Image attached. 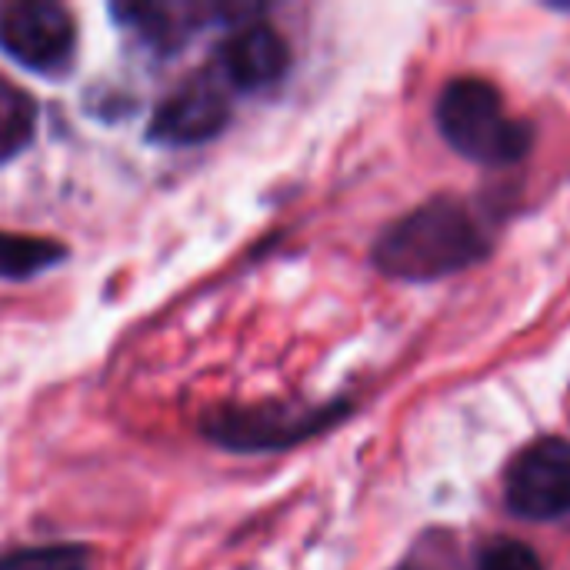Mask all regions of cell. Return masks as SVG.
<instances>
[{
  "mask_svg": "<svg viewBox=\"0 0 570 570\" xmlns=\"http://www.w3.org/2000/svg\"><path fill=\"white\" fill-rule=\"evenodd\" d=\"M291 67L287 40L267 23H247L224 43V70L240 90L277 83Z\"/></svg>",
  "mask_w": 570,
  "mask_h": 570,
  "instance_id": "obj_7",
  "label": "cell"
},
{
  "mask_svg": "<svg viewBox=\"0 0 570 570\" xmlns=\"http://www.w3.org/2000/svg\"><path fill=\"white\" fill-rule=\"evenodd\" d=\"M227 114L230 110H227L224 94L207 80H194L157 107L150 120V140H160L167 147L204 144L220 134V127L227 124Z\"/></svg>",
  "mask_w": 570,
  "mask_h": 570,
  "instance_id": "obj_6",
  "label": "cell"
},
{
  "mask_svg": "<svg viewBox=\"0 0 570 570\" xmlns=\"http://www.w3.org/2000/svg\"><path fill=\"white\" fill-rule=\"evenodd\" d=\"M63 254L67 250L57 240L0 230V277L7 281H27L63 261Z\"/></svg>",
  "mask_w": 570,
  "mask_h": 570,
  "instance_id": "obj_8",
  "label": "cell"
},
{
  "mask_svg": "<svg viewBox=\"0 0 570 570\" xmlns=\"http://www.w3.org/2000/svg\"><path fill=\"white\" fill-rule=\"evenodd\" d=\"M488 250L491 237L471 207L458 197H434L381 234L374 264L397 281H438L484 261Z\"/></svg>",
  "mask_w": 570,
  "mask_h": 570,
  "instance_id": "obj_1",
  "label": "cell"
},
{
  "mask_svg": "<svg viewBox=\"0 0 570 570\" xmlns=\"http://www.w3.org/2000/svg\"><path fill=\"white\" fill-rule=\"evenodd\" d=\"M0 570H90V554L80 544L20 548L0 558Z\"/></svg>",
  "mask_w": 570,
  "mask_h": 570,
  "instance_id": "obj_9",
  "label": "cell"
},
{
  "mask_svg": "<svg viewBox=\"0 0 570 570\" xmlns=\"http://www.w3.org/2000/svg\"><path fill=\"white\" fill-rule=\"evenodd\" d=\"M508 504L528 521H554L570 511V444L561 438L534 441L508 471Z\"/></svg>",
  "mask_w": 570,
  "mask_h": 570,
  "instance_id": "obj_5",
  "label": "cell"
},
{
  "mask_svg": "<svg viewBox=\"0 0 570 570\" xmlns=\"http://www.w3.org/2000/svg\"><path fill=\"white\" fill-rule=\"evenodd\" d=\"M438 127L461 157L488 167L514 164L534 144L531 124L508 117L501 94L478 77H458L444 87L438 97Z\"/></svg>",
  "mask_w": 570,
  "mask_h": 570,
  "instance_id": "obj_2",
  "label": "cell"
},
{
  "mask_svg": "<svg viewBox=\"0 0 570 570\" xmlns=\"http://www.w3.org/2000/svg\"><path fill=\"white\" fill-rule=\"evenodd\" d=\"M481 570H544V564L528 544L498 541L481 554Z\"/></svg>",
  "mask_w": 570,
  "mask_h": 570,
  "instance_id": "obj_10",
  "label": "cell"
},
{
  "mask_svg": "<svg viewBox=\"0 0 570 570\" xmlns=\"http://www.w3.org/2000/svg\"><path fill=\"white\" fill-rule=\"evenodd\" d=\"M73 20L53 0H10L0 7V47L23 67L50 73L73 53Z\"/></svg>",
  "mask_w": 570,
  "mask_h": 570,
  "instance_id": "obj_4",
  "label": "cell"
},
{
  "mask_svg": "<svg viewBox=\"0 0 570 570\" xmlns=\"http://www.w3.org/2000/svg\"><path fill=\"white\" fill-rule=\"evenodd\" d=\"M344 404L331 407H217L204 417V434L230 451H284L294 448L324 428H331L337 417H344Z\"/></svg>",
  "mask_w": 570,
  "mask_h": 570,
  "instance_id": "obj_3",
  "label": "cell"
}]
</instances>
